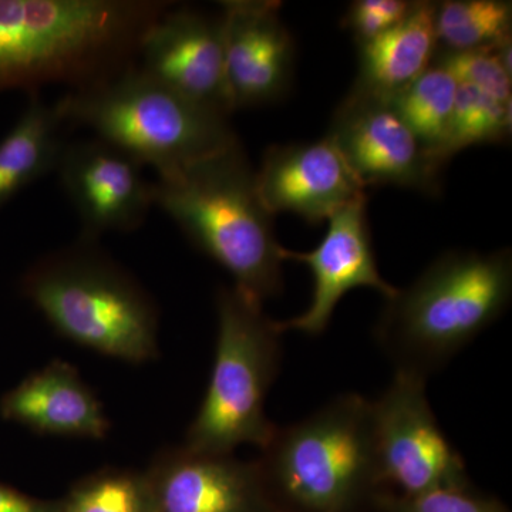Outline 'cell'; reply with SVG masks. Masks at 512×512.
Listing matches in <instances>:
<instances>
[{
	"label": "cell",
	"mask_w": 512,
	"mask_h": 512,
	"mask_svg": "<svg viewBox=\"0 0 512 512\" xmlns=\"http://www.w3.org/2000/svg\"><path fill=\"white\" fill-rule=\"evenodd\" d=\"M0 512H62V501H42L0 484Z\"/></svg>",
	"instance_id": "cell-26"
},
{
	"label": "cell",
	"mask_w": 512,
	"mask_h": 512,
	"mask_svg": "<svg viewBox=\"0 0 512 512\" xmlns=\"http://www.w3.org/2000/svg\"><path fill=\"white\" fill-rule=\"evenodd\" d=\"M436 3L413 2L402 22L360 45L355 89L392 100L426 72L437 49Z\"/></svg>",
	"instance_id": "cell-17"
},
{
	"label": "cell",
	"mask_w": 512,
	"mask_h": 512,
	"mask_svg": "<svg viewBox=\"0 0 512 512\" xmlns=\"http://www.w3.org/2000/svg\"><path fill=\"white\" fill-rule=\"evenodd\" d=\"M511 295L510 249L447 252L387 301L377 345L394 372L427 380L507 311Z\"/></svg>",
	"instance_id": "cell-2"
},
{
	"label": "cell",
	"mask_w": 512,
	"mask_h": 512,
	"mask_svg": "<svg viewBox=\"0 0 512 512\" xmlns=\"http://www.w3.org/2000/svg\"><path fill=\"white\" fill-rule=\"evenodd\" d=\"M156 512H275L256 461L165 451L147 471Z\"/></svg>",
	"instance_id": "cell-15"
},
{
	"label": "cell",
	"mask_w": 512,
	"mask_h": 512,
	"mask_svg": "<svg viewBox=\"0 0 512 512\" xmlns=\"http://www.w3.org/2000/svg\"><path fill=\"white\" fill-rule=\"evenodd\" d=\"M437 45L464 52L511 39L512 5L504 0H447L436 3Z\"/></svg>",
	"instance_id": "cell-20"
},
{
	"label": "cell",
	"mask_w": 512,
	"mask_h": 512,
	"mask_svg": "<svg viewBox=\"0 0 512 512\" xmlns=\"http://www.w3.org/2000/svg\"><path fill=\"white\" fill-rule=\"evenodd\" d=\"M511 133V103L494 99L474 87L458 84L444 160L458 151L503 143Z\"/></svg>",
	"instance_id": "cell-21"
},
{
	"label": "cell",
	"mask_w": 512,
	"mask_h": 512,
	"mask_svg": "<svg viewBox=\"0 0 512 512\" xmlns=\"http://www.w3.org/2000/svg\"><path fill=\"white\" fill-rule=\"evenodd\" d=\"M457 89L458 83L450 73L433 66L390 100L400 119L441 165L447 164L444 147Z\"/></svg>",
	"instance_id": "cell-19"
},
{
	"label": "cell",
	"mask_w": 512,
	"mask_h": 512,
	"mask_svg": "<svg viewBox=\"0 0 512 512\" xmlns=\"http://www.w3.org/2000/svg\"><path fill=\"white\" fill-rule=\"evenodd\" d=\"M412 6L413 2L406 0H356L350 5L343 26L360 46L402 22Z\"/></svg>",
	"instance_id": "cell-25"
},
{
	"label": "cell",
	"mask_w": 512,
	"mask_h": 512,
	"mask_svg": "<svg viewBox=\"0 0 512 512\" xmlns=\"http://www.w3.org/2000/svg\"><path fill=\"white\" fill-rule=\"evenodd\" d=\"M6 419L39 433L103 439L109 421L103 407L67 363H50L6 394L2 402Z\"/></svg>",
	"instance_id": "cell-16"
},
{
	"label": "cell",
	"mask_w": 512,
	"mask_h": 512,
	"mask_svg": "<svg viewBox=\"0 0 512 512\" xmlns=\"http://www.w3.org/2000/svg\"><path fill=\"white\" fill-rule=\"evenodd\" d=\"M25 291L60 335L84 348L133 363L157 356L156 305L93 241L47 255Z\"/></svg>",
	"instance_id": "cell-6"
},
{
	"label": "cell",
	"mask_w": 512,
	"mask_h": 512,
	"mask_svg": "<svg viewBox=\"0 0 512 512\" xmlns=\"http://www.w3.org/2000/svg\"><path fill=\"white\" fill-rule=\"evenodd\" d=\"M62 512H156V501L146 473L106 471L76 485Z\"/></svg>",
	"instance_id": "cell-22"
},
{
	"label": "cell",
	"mask_w": 512,
	"mask_h": 512,
	"mask_svg": "<svg viewBox=\"0 0 512 512\" xmlns=\"http://www.w3.org/2000/svg\"><path fill=\"white\" fill-rule=\"evenodd\" d=\"M426 384L424 377L394 372L393 382L372 402L383 483L397 494L471 485L464 458L434 416Z\"/></svg>",
	"instance_id": "cell-8"
},
{
	"label": "cell",
	"mask_w": 512,
	"mask_h": 512,
	"mask_svg": "<svg viewBox=\"0 0 512 512\" xmlns=\"http://www.w3.org/2000/svg\"><path fill=\"white\" fill-rule=\"evenodd\" d=\"M328 137L363 187L394 185L439 194L443 165L430 156L390 100L353 87L336 110Z\"/></svg>",
	"instance_id": "cell-9"
},
{
	"label": "cell",
	"mask_w": 512,
	"mask_h": 512,
	"mask_svg": "<svg viewBox=\"0 0 512 512\" xmlns=\"http://www.w3.org/2000/svg\"><path fill=\"white\" fill-rule=\"evenodd\" d=\"M62 104L33 96L15 127L0 141V208L29 184L56 170L64 147Z\"/></svg>",
	"instance_id": "cell-18"
},
{
	"label": "cell",
	"mask_w": 512,
	"mask_h": 512,
	"mask_svg": "<svg viewBox=\"0 0 512 512\" xmlns=\"http://www.w3.org/2000/svg\"><path fill=\"white\" fill-rule=\"evenodd\" d=\"M373 510L379 512H508L503 503L474 488H441L429 493L403 495L386 490L377 495Z\"/></svg>",
	"instance_id": "cell-24"
},
{
	"label": "cell",
	"mask_w": 512,
	"mask_h": 512,
	"mask_svg": "<svg viewBox=\"0 0 512 512\" xmlns=\"http://www.w3.org/2000/svg\"><path fill=\"white\" fill-rule=\"evenodd\" d=\"M137 62L144 73L185 99L227 117L234 111L220 16L171 6L147 30Z\"/></svg>",
	"instance_id": "cell-12"
},
{
	"label": "cell",
	"mask_w": 512,
	"mask_h": 512,
	"mask_svg": "<svg viewBox=\"0 0 512 512\" xmlns=\"http://www.w3.org/2000/svg\"><path fill=\"white\" fill-rule=\"evenodd\" d=\"M69 126L87 127L157 174L178 170L241 143L228 117L185 99L137 64L59 100Z\"/></svg>",
	"instance_id": "cell-5"
},
{
	"label": "cell",
	"mask_w": 512,
	"mask_h": 512,
	"mask_svg": "<svg viewBox=\"0 0 512 512\" xmlns=\"http://www.w3.org/2000/svg\"><path fill=\"white\" fill-rule=\"evenodd\" d=\"M256 463L276 511L365 512L387 490L372 402L355 393L275 427Z\"/></svg>",
	"instance_id": "cell-4"
},
{
	"label": "cell",
	"mask_w": 512,
	"mask_h": 512,
	"mask_svg": "<svg viewBox=\"0 0 512 512\" xmlns=\"http://www.w3.org/2000/svg\"><path fill=\"white\" fill-rule=\"evenodd\" d=\"M503 43L464 52L441 53L436 66L450 73L458 84H466L503 103H511V69L501 56Z\"/></svg>",
	"instance_id": "cell-23"
},
{
	"label": "cell",
	"mask_w": 512,
	"mask_h": 512,
	"mask_svg": "<svg viewBox=\"0 0 512 512\" xmlns=\"http://www.w3.org/2000/svg\"><path fill=\"white\" fill-rule=\"evenodd\" d=\"M154 204L234 286L264 303L282 291V249L241 143L217 156L157 174Z\"/></svg>",
	"instance_id": "cell-3"
},
{
	"label": "cell",
	"mask_w": 512,
	"mask_h": 512,
	"mask_svg": "<svg viewBox=\"0 0 512 512\" xmlns=\"http://www.w3.org/2000/svg\"><path fill=\"white\" fill-rule=\"evenodd\" d=\"M275 512H281V511H275Z\"/></svg>",
	"instance_id": "cell-27"
},
{
	"label": "cell",
	"mask_w": 512,
	"mask_h": 512,
	"mask_svg": "<svg viewBox=\"0 0 512 512\" xmlns=\"http://www.w3.org/2000/svg\"><path fill=\"white\" fill-rule=\"evenodd\" d=\"M256 190L266 211L299 215L319 225L366 194L332 138L284 144L266 150L255 173Z\"/></svg>",
	"instance_id": "cell-14"
},
{
	"label": "cell",
	"mask_w": 512,
	"mask_h": 512,
	"mask_svg": "<svg viewBox=\"0 0 512 512\" xmlns=\"http://www.w3.org/2000/svg\"><path fill=\"white\" fill-rule=\"evenodd\" d=\"M164 0H0V90L62 83L73 90L137 63Z\"/></svg>",
	"instance_id": "cell-1"
},
{
	"label": "cell",
	"mask_w": 512,
	"mask_h": 512,
	"mask_svg": "<svg viewBox=\"0 0 512 512\" xmlns=\"http://www.w3.org/2000/svg\"><path fill=\"white\" fill-rule=\"evenodd\" d=\"M217 313L210 386L184 447L215 456L234 454L244 444L261 450L276 427L266 417L265 402L281 369L284 333L265 315L264 303L235 286L220 289Z\"/></svg>",
	"instance_id": "cell-7"
},
{
	"label": "cell",
	"mask_w": 512,
	"mask_h": 512,
	"mask_svg": "<svg viewBox=\"0 0 512 512\" xmlns=\"http://www.w3.org/2000/svg\"><path fill=\"white\" fill-rule=\"evenodd\" d=\"M220 15L232 109L284 96L291 83L295 43L281 19V3L227 0Z\"/></svg>",
	"instance_id": "cell-13"
},
{
	"label": "cell",
	"mask_w": 512,
	"mask_h": 512,
	"mask_svg": "<svg viewBox=\"0 0 512 512\" xmlns=\"http://www.w3.org/2000/svg\"><path fill=\"white\" fill-rule=\"evenodd\" d=\"M284 261L308 266L313 276V292L308 309L295 318L278 322L285 332L322 335L340 299L356 288H372L386 301L399 288L380 275L367 222V197L360 195L329 218V228L322 242L311 252L282 249Z\"/></svg>",
	"instance_id": "cell-11"
},
{
	"label": "cell",
	"mask_w": 512,
	"mask_h": 512,
	"mask_svg": "<svg viewBox=\"0 0 512 512\" xmlns=\"http://www.w3.org/2000/svg\"><path fill=\"white\" fill-rule=\"evenodd\" d=\"M144 165L100 138L64 144L57 173L82 222V239L136 231L154 205Z\"/></svg>",
	"instance_id": "cell-10"
}]
</instances>
